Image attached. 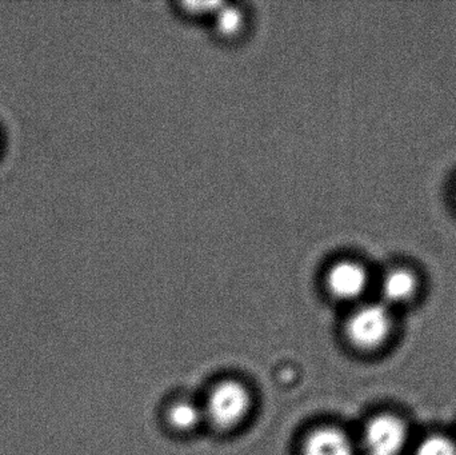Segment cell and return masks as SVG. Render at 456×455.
Listing matches in <instances>:
<instances>
[{"label": "cell", "instance_id": "obj_1", "mask_svg": "<svg viewBox=\"0 0 456 455\" xmlns=\"http://www.w3.org/2000/svg\"><path fill=\"white\" fill-rule=\"evenodd\" d=\"M202 408L206 421L221 432H228L246 421L252 408V395L246 385L226 379L211 389Z\"/></svg>", "mask_w": 456, "mask_h": 455}, {"label": "cell", "instance_id": "obj_2", "mask_svg": "<svg viewBox=\"0 0 456 455\" xmlns=\"http://www.w3.org/2000/svg\"><path fill=\"white\" fill-rule=\"evenodd\" d=\"M393 328L388 306L385 304L362 305L354 310L346 322V336L359 350L378 349L385 344Z\"/></svg>", "mask_w": 456, "mask_h": 455}, {"label": "cell", "instance_id": "obj_3", "mask_svg": "<svg viewBox=\"0 0 456 455\" xmlns=\"http://www.w3.org/2000/svg\"><path fill=\"white\" fill-rule=\"evenodd\" d=\"M362 441L366 455H401L407 443V427L399 417L379 414L367 422Z\"/></svg>", "mask_w": 456, "mask_h": 455}, {"label": "cell", "instance_id": "obj_4", "mask_svg": "<svg viewBox=\"0 0 456 455\" xmlns=\"http://www.w3.org/2000/svg\"><path fill=\"white\" fill-rule=\"evenodd\" d=\"M370 277L366 267L353 259L335 262L324 275V285L330 296L339 301H356L366 293Z\"/></svg>", "mask_w": 456, "mask_h": 455}, {"label": "cell", "instance_id": "obj_5", "mask_svg": "<svg viewBox=\"0 0 456 455\" xmlns=\"http://www.w3.org/2000/svg\"><path fill=\"white\" fill-rule=\"evenodd\" d=\"M302 455H355L350 437L335 427H321L303 441Z\"/></svg>", "mask_w": 456, "mask_h": 455}, {"label": "cell", "instance_id": "obj_6", "mask_svg": "<svg viewBox=\"0 0 456 455\" xmlns=\"http://www.w3.org/2000/svg\"><path fill=\"white\" fill-rule=\"evenodd\" d=\"M418 291V278L411 270L396 267L386 272L380 283V293L386 306L411 301Z\"/></svg>", "mask_w": 456, "mask_h": 455}, {"label": "cell", "instance_id": "obj_7", "mask_svg": "<svg viewBox=\"0 0 456 455\" xmlns=\"http://www.w3.org/2000/svg\"><path fill=\"white\" fill-rule=\"evenodd\" d=\"M166 418L175 432L190 433L205 421V413L198 403L179 400L168 406Z\"/></svg>", "mask_w": 456, "mask_h": 455}, {"label": "cell", "instance_id": "obj_8", "mask_svg": "<svg viewBox=\"0 0 456 455\" xmlns=\"http://www.w3.org/2000/svg\"><path fill=\"white\" fill-rule=\"evenodd\" d=\"M216 16V31L219 37L232 39L243 31L246 26V15L243 10L235 5L222 4L214 13Z\"/></svg>", "mask_w": 456, "mask_h": 455}, {"label": "cell", "instance_id": "obj_9", "mask_svg": "<svg viewBox=\"0 0 456 455\" xmlns=\"http://www.w3.org/2000/svg\"><path fill=\"white\" fill-rule=\"evenodd\" d=\"M415 455H456V445L444 435H430L418 445Z\"/></svg>", "mask_w": 456, "mask_h": 455}]
</instances>
